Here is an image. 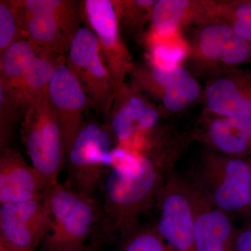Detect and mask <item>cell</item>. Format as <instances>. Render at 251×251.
Here are the masks:
<instances>
[{
	"label": "cell",
	"mask_w": 251,
	"mask_h": 251,
	"mask_svg": "<svg viewBox=\"0 0 251 251\" xmlns=\"http://www.w3.org/2000/svg\"><path fill=\"white\" fill-rule=\"evenodd\" d=\"M167 172L161 163L140 153L109 170L103 182L104 233L126 237L138 227L140 216L156 204Z\"/></svg>",
	"instance_id": "cell-1"
},
{
	"label": "cell",
	"mask_w": 251,
	"mask_h": 251,
	"mask_svg": "<svg viewBox=\"0 0 251 251\" xmlns=\"http://www.w3.org/2000/svg\"><path fill=\"white\" fill-rule=\"evenodd\" d=\"M191 181L221 210L251 214V160L204 153Z\"/></svg>",
	"instance_id": "cell-2"
},
{
	"label": "cell",
	"mask_w": 251,
	"mask_h": 251,
	"mask_svg": "<svg viewBox=\"0 0 251 251\" xmlns=\"http://www.w3.org/2000/svg\"><path fill=\"white\" fill-rule=\"evenodd\" d=\"M46 201L50 224L41 251L85 244L101 212L97 201L75 191L67 182H58L50 188Z\"/></svg>",
	"instance_id": "cell-3"
},
{
	"label": "cell",
	"mask_w": 251,
	"mask_h": 251,
	"mask_svg": "<svg viewBox=\"0 0 251 251\" xmlns=\"http://www.w3.org/2000/svg\"><path fill=\"white\" fill-rule=\"evenodd\" d=\"M20 133L31 166L51 186L57 184L66 151L60 122L48 93L25 112Z\"/></svg>",
	"instance_id": "cell-4"
},
{
	"label": "cell",
	"mask_w": 251,
	"mask_h": 251,
	"mask_svg": "<svg viewBox=\"0 0 251 251\" xmlns=\"http://www.w3.org/2000/svg\"><path fill=\"white\" fill-rule=\"evenodd\" d=\"M67 64L97 112L108 115L115 97V83L97 36L90 27H81L74 35L67 54Z\"/></svg>",
	"instance_id": "cell-5"
},
{
	"label": "cell",
	"mask_w": 251,
	"mask_h": 251,
	"mask_svg": "<svg viewBox=\"0 0 251 251\" xmlns=\"http://www.w3.org/2000/svg\"><path fill=\"white\" fill-rule=\"evenodd\" d=\"M156 205L159 216L155 229L173 251H197L194 219L185 179L167 172Z\"/></svg>",
	"instance_id": "cell-6"
},
{
	"label": "cell",
	"mask_w": 251,
	"mask_h": 251,
	"mask_svg": "<svg viewBox=\"0 0 251 251\" xmlns=\"http://www.w3.org/2000/svg\"><path fill=\"white\" fill-rule=\"evenodd\" d=\"M109 132L97 124L84 125L67 154L68 179L75 191L92 196L107 173L105 158L111 150Z\"/></svg>",
	"instance_id": "cell-7"
},
{
	"label": "cell",
	"mask_w": 251,
	"mask_h": 251,
	"mask_svg": "<svg viewBox=\"0 0 251 251\" xmlns=\"http://www.w3.org/2000/svg\"><path fill=\"white\" fill-rule=\"evenodd\" d=\"M82 3L83 19L97 36L115 87L123 85L134 66L131 54L120 36V22L114 1L85 0Z\"/></svg>",
	"instance_id": "cell-8"
},
{
	"label": "cell",
	"mask_w": 251,
	"mask_h": 251,
	"mask_svg": "<svg viewBox=\"0 0 251 251\" xmlns=\"http://www.w3.org/2000/svg\"><path fill=\"white\" fill-rule=\"evenodd\" d=\"M50 224L46 196L0 204V243L13 251H35L49 232Z\"/></svg>",
	"instance_id": "cell-9"
},
{
	"label": "cell",
	"mask_w": 251,
	"mask_h": 251,
	"mask_svg": "<svg viewBox=\"0 0 251 251\" xmlns=\"http://www.w3.org/2000/svg\"><path fill=\"white\" fill-rule=\"evenodd\" d=\"M48 94L60 122L67 156L85 125V113L91 105L80 82L67 66V55L59 59L50 82Z\"/></svg>",
	"instance_id": "cell-10"
},
{
	"label": "cell",
	"mask_w": 251,
	"mask_h": 251,
	"mask_svg": "<svg viewBox=\"0 0 251 251\" xmlns=\"http://www.w3.org/2000/svg\"><path fill=\"white\" fill-rule=\"evenodd\" d=\"M159 118L158 110L135 89L126 83L115 86L110 131L120 146L127 148L137 137L151 131Z\"/></svg>",
	"instance_id": "cell-11"
},
{
	"label": "cell",
	"mask_w": 251,
	"mask_h": 251,
	"mask_svg": "<svg viewBox=\"0 0 251 251\" xmlns=\"http://www.w3.org/2000/svg\"><path fill=\"white\" fill-rule=\"evenodd\" d=\"M130 74L142 88L159 94L165 108L171 112L184 110L201 93L197 80L181 65L169 69L152 65L149 69L134 67Z\"/></svg>",
	"instance_id": "cell-12"
},
{
	"label": "cell",
	"mask_w": 251,
	"mask_h": 251,
	"mask_svg": "<svg viewBox=\"0 0 251 251\" xmlns=\"http://www.w3.org/2000/svg\"><path fill=\"white\" fill-rule=\"evenodd\" d=\"M194 219L197 251H231L235 228L229 214L216 207L191 180H186Z\"/></svg>",
	"instance_id": "cell-13"
},
{
	"label": "cell",
	"mask_w": 251,
	"mask_h": 251,
	"mask_svg": "<svg viewBox=\"0 0 251 251\" xmlns=\"http://www.w3.org/2000/svg\"><path fill=\"white\" fill-rule=\"evenodd\" d=\"M52 187L17 150L8 148L0 155V204L46 197Z\"/></svg>",
	"instance_id": "cell-14"
},
{
	"label": "cell",
	"mask_w": 251,
	"mask_h": 251,
	"mask_svg": "<svg viewBox=\"0 0 251 251\" xmlns=\"http://www.w3.org/2000/svg\"><path fill=\"white\" fill-rule=\"evenodd\" d=\"M196 52L199 59L210 64L234 67L251 62V43L222 21L209 23L200 30Z\"/></svg>",
	"instance_id": "cell-15"
},
{
	"label": "cell",
	"mask_w": 251,
	"mask_h": 251,
	"mask_svg": "<svg viewBox=\"0 0 251 251\" xmlns=\"http://www.w3.org/2000/svg\"><path fill=\"white\" fill-rule=\"evenodd\" d=\"M208 110L217 116L251 120V75L229 72L216 75L205 88Z\"/></svg>",
	"instance_id": "cell-16"
},
{
	"label": "cell",
	"mask_w": 251,
	"mask_h": 251,
	"mask_svg": "<svg viewBox=\"0 0 251 251\" xmlns=\"http://www.w3.org/2000/svg\"><path fill=\"white\" fill-rule=\"evenodd\" d=\"M204 138L220 153L244 158L251 153V120L215 115L206 125Z\"/></svg>",
	"instance_id": "cell-17"
},
{
	"label": "cell",
	"mask_w": 251,
	"mask_h": 251,
	"mask_svg": "<svg viewBox=\"0 0 251 251\" xmlns=\"http://www.w3.org/2000/svg\"><path fill=\"white\" fill-rule=\"evenodd\" d=\"M62 56L41 52L18 87L11 90L23 117L31 105L48 93L50 82Z\"/></svg>",
	"instance_id": "cell-18"
},
{
	"label": "cell",
	"mask_w": 251,
	"mask_h": 251,
	"mask_svg": "<svg viewBox=\"0 0 251 251\" xmlns=\"http://www.w3.org/2000/svg\"><path fill=\"white\" fill-rule=\"evenodd\" d=\"M22 15L25 39L41 52L67 55L73 38L68 35L55 20L44 15L24 14L23 7Z\"/></svg>",
	"instance_id": "cell-19"
},
{
	"label": "cell",
	"mask_w": 251,
	"mask_h": 251,
	"mask_svg": "<svg viewBox=\"0 0 251 251\" xmlns=\"http://www.w3.org/2000/svg\"><path fill=\"white\" fill-rule=\"evenodd\" d=\"M25 15H44L53 18L68 35L74 38L82 26V3L75 0H22Z\"/></svg>",
	"instance_id": "cell-20"
},
{
	"label": "cell",
	"mask_w": 251,
	"mask_h": 251,
	"mask_svg": "<svg viewBox=\"0 0 251 251\" xmlns=\"http://www.w3.org/2000/svg\"><path fill=\"white\" fill-rule=\"evenodd\" d=\"M41 51L27 39L16 41L1 52L0 82L14 90Z\"/></svg>",
	"instance_id": "cell-21"
},
{
	"label": "cell",
	"mask_w": 251,
	"mask_h": 251,
	"mask_svg": "<svg viewBox=\"0 0 251 251\" xmlns=\"http://www.w3.org/2000/svg\"><path fill=\"white\" fill-rule=\"evenodd\" d=\"M187 0H159L153 5L151 15V36L168 38L178 33L180 25L196 11Z\"/></svg>",
	"instance_id": "cell-22"
},
{
	"label": "cell",
	"mask_w": 251,
	"mask_h": 251,
	"mask_svg": "<svg viewBox=\"0 0 251 251\" xmlns=\"http://www.w3.org/2000/svg\"><path fill=\"white\" fill-rule=\"evenodd\" d=\"M208 14L223 20L242 39L251 43V1L206 4Z\"/></svg>",
	"instance_id": "cell-23"
},
{
	"label": "cell",
	"mask_w": 251,
	"mask_h": 251,
	"mask_svg": "<svg viewBox=\"0 0 251 251\" xmlns=\"http://www.w3.org/2000/svg\"><path fill=\"white\" fill-rule=\"evenodd\" d=\"M22 0L0 1V52L21 39L23 31Z\"/></svg>",
	"instance_id": "cell-24"
},
{
	"label": "cell",
	"mask_w": 251,
	"mask_h": 251,
	"mask_svg": "<svg viewBox=\"0 0 251 251\" xmlns=\"http://www.w3.org/2000/svg\"><path fill=\"white\" fill-rule=\"evenodd\" d=\"M187 54V46L180 39L178 33L168 38L151 36V65L162 69L176 67Z\"/></svg>",
	"instance_id": "cell-25"
},
{
	"label": "cell",
	"mask_w": 251,
	"mask_h": 251,
	"mask_svg": "<svg viewBox=\"0 0 251 251\" xmlns=\"http://www.w3.org/2000/svg\"><path fill=\"white\" fill-rule=\"evenodd\" d=\"M23 116L12 90L0 82V148H9L16 123Z\"/></svg>",
	"instance_id": "cell-26"
},
{
	"label": "cell",
	"mask_w": 251,
	"mask_h": 251,
	"mask_svg": "<svg viewBox=\"0 0 251 251\" xmlns=\"http://www.w3.org/2000/svg\"><path fill=\"white\" fill-rule=\"evenodd\" d=\"M119 22L122 21L124 27L130 31H136L146 22L151 20V11L156 1H113Z\"/></svg>",
	"instance_id": "cell-27"
},
{
	"label": "cell",
	"mask_w": 251,
	"mask_h": 251,
	"mask_svg": "<svg viewBox=\"0 0 251 251\" xmlns=\"http://www.w3.org/2000/svg\"><path fill=\"white\" fill-rule=\"evenodd\" d=\"M122 251H173L155 227H137L126 236Z\"/></svg>",
	"instance_id": "cell-28"
},
{
	"label": "cell",
	"mask_w": 251,
	"mask_h": 251,
	"mask_svg": "<svg viewBox=\"0 0 251 251\" xmlns=\"http://www.w3.org/2000/svg\"><path fill=\"white\" fill-rule=\"evenodd\" d=\"M231 251H251V223L242 228L235 229Z\"/></svg>",
	"instance_id": "cell-29"
},
{
	"label": "cell",
	"mask_w": 251,
	"mask_h": 251,
	"mask_svg": "<svg viewBox=\"0 0 251 251\" xmlns=\"http://www.w3.org/2000/svg\"><path fill=\"white\" fill-rule=\"evenodd\" d=\"M41 251H92V249L89 246L84 244H72L65 247L57 248V249H50V250Z\"/></svg>",
	"instance_id": "cell-30"
},
{
	"label": "cell",
	"mask_w": 251,
	"mask_h": 251,
	"mask_svg": "<svg viewBox=\"0 0 251 251\" xmlns=\"http://www.w3.org/2000/svg\"><path fill=\"white\" fill-rule=\"evenodd\" d=\"M0 251H13L12 249H10V248L6 247V245H4L2 243H0Z\"/></svg>",
	"instance_id": "cell-31"
},
{
	"label": "cell",
	"mask_w": 251,
	"mask_h": 251,
	"mask_svg": "<svg viewBox=\"0 0 251 251\" xmlns=\"http://www.w3.org/2000/svg\"></svg>",
	"instance_id": "cell-32"
}]
</instances>
